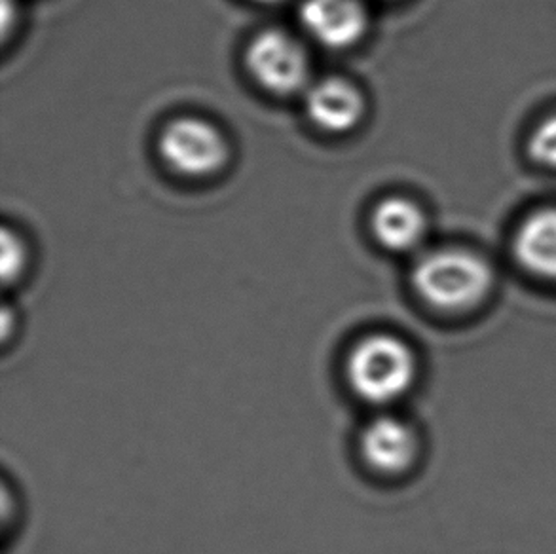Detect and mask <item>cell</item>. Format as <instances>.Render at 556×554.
<instances>
[{
  "mask_svg": "<svg viewBox=\"0 0 556 554\" xmlns=\"http://www.w3.org/2000/svg\"><path fill=\"white\" fill-rule=\"evenodd\" d=\"M413 285L428 304L444 312H462L479 304L492 287V270L481 256L462 249H443L421 256Z\"/></svg>",
  "mask_w": 556,
  "mask_h": 554,
  "instance_id": "obj_1",
  "label": "cell"
},
{
  "mask_svg": "<svg viewBox=\"0 0 556 554\" xmlns=\"http://www.w3.org/2000/svg\"><path fill=\"white\" fill-rule=\"evenodd\" d=\"M416 376L413 350L391 335H372L355 345L348 360V380L372 405H388L410 390Z\"/></svg>",
  "mask_w": 556,
  "mask_h": 554,
  "instance_id": "obj_2",
  "label": "cell"
},
{
  "mask_svg": "<svg viewBox=\"0 0 556 554\" xmlns=\"http://www.w3.org/2000/svg\"><path fill=\"white\" fill-rule=\"evenodd\" d=\"M159 154L162 162L187 179H207L225 169L230 160V144L225 134L200 116H179L160 131Z\"/></svg>",
  "mask_w": 556,
  "mask_h": 554,
  "instance_id": "obj_3",
  "label": "cell"
},
{
  "mask_svg": "<svg viewBox=\"0 0 556 554\" xmlns=\"http://www.w3.org/2000/svg\"><path fill=\"white\" fill-rule=\"evenodd\" d=\"M245 67L264 91L291 98L308 90L312 61L299 38L281 29L258 33L245 48Z\"/></svg>",
  "mask_w": 556,
  "mask_h": 554,
  "instance_id": "obj_4",
  "label": "cell"
},
{
  "mask_svg": "<svg viewBox=\"0 0 556 554\" xmlns=\"http://www.w3.org/2000/svg\"><path fill=\"white\" fill-rule=\"evenodd\" d=\"M308 121L324 134L344 136L354 131L367 113V101L357 84L342 76H327L304 91Z\"/></svg>",
  "mask_w": 556,
  "mask_h": 554,
  "instance_id": "obj_5",
  "label": "cell"
},
{
  "mask_svg": "<svg viewBox=\"0 0 556 554\" xmlns=\"http://www.w3.org/2000/svg\"><path fill=\"white\" fill-rule=\"evenodd\" d=\"M299 20L309 38L331 50L352 48L369 29L363 0H302Z\"/></svg>",
  "mask_w": 556,
  "mask_h": 554,
  "instance_id": "obj_6",
  "label": "cell"
},
{
  "mask_svg": "<svg viewBox=\"0 0 556 554\" xmlns=\"http://www.w3.org/2000/svg\"><path fill=\"white\" fill-rule=\"evenodd\" d=\"M365 462L380 473L405 471L413 464L418 439L413 427L395 416H378L363 429L359 439Z\"/></svg>",
  "mask_w": 556,
  "mask_h": 554,
  "instance_id": "obj_7",
  "label": "cell"
},
{
  "mask_svg": "<svg viewBox=\"0 0 556 554\" xmlns=\"http://www.w3.org/2000/svg\"><path fill=\"white\" fill-rule=\"evenodd\" d=\"M370 230L383 249L406 253L426 238L428 218L418 203L403 196H390L376 203L370 213Z\"/></svg>",
  "mask_w": 556,
  "mask_h": 554,
  "instance_id": "obj_8",
  "label": "cell"
},
{
  "mask_svg": "<svg viewBox=\"0 0 556 554\" xmlns=\"http://www.w3.org/2000/svg\"><path fill=\"white\" fill-rule=\"evenodd\" d=\"M515 256L528 272L556 281V210L535 211L520 225Z\"/></svg>",
  "mask_w": 556,
  "mask_h": 554,
  "instance_id": "obj_9",
  "label": "cell"
},
{
  "mask_svg": "<svg viewBox=\"0 0 556 554\" xmlns=\"http://www.w3.org/2000/svg\"><path fill=\"white\" fill-rule=\"evenodd\" d=\"M2 281L10 285L17 281L27 264V248L22 236L10 228L2 230Z\"/></svg>",
  "mask_w": 556,
  "mask_h": 554,
  "instance_id": "obj_10",
  "label": "cell"
},
{
  "mask_svg": "<svg viewBox=\"0 0 556 554\" xmlns=\"http://www.w3.org/2000/svg\"><path fill=\"white\" fill-rule=\"evenodd\" d=\"M530 156L538 164L556 167V114L535 128L530 139Z\"/></svg>",
  "mask_w": 556,
  "mask_h": 554,
  "instance_id": "obj_11",
  "label": "cell"
},
{
  "mask_svg": "<svg viewBox=\"0 0 556 554\" xmlns=\"http://www.w3.org/2000/svg\"><path fill=\"white\" fill-rule=\"evenodd\" d=\"M256 2H264V4H271V2H279V0H256Z\"/></svg>",
  "mask_w": 556,
  "mask_h": 554,
  "instance_id": "obj_12",
  "label": "cell"
}]
</instances>
